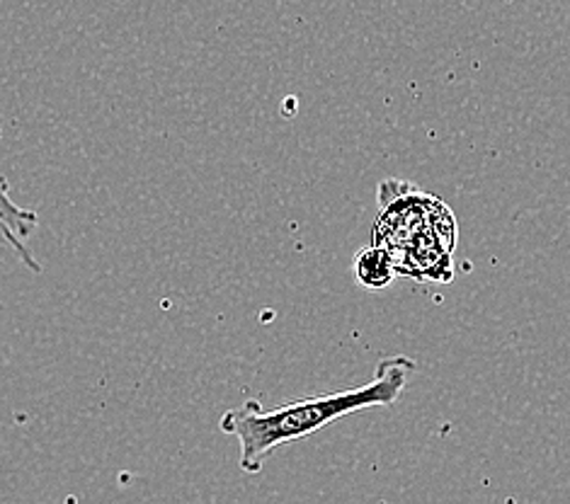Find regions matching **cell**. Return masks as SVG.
<instances>
[{
    "label": "cell",
    "instance_id": "7a4b0ae2",
    "mask_svg": "<svg viewBox=\"0 0 570 504\" xmlns=\"http://www.w3.org/2000/svg\"><path fill=\"white\" fill-rule=\"evenodd\" d=\"M372 243L393 255L399 275L417 281H446L452 277L456 245L454 214L438 197L409 185L405 195H382V216L374 226Z\"/></svg>",
    "mask_w": 570,
    "mask_h": 504
},
{
    "label": "cell",
    "instance_id": "6da1fadb",
    "mask_svg": "<svg viewBox=\"0 0 570 504\" xmlns=\"http://www.w3.org/2000/svg\"><path fill=\"white\" fill-rule=\"evenodd\" d=\"M413 369L415 362L409 357H386L379 362L374 378L362 386L311 395L277 405L273 411H265L257 401H248L236 411L224 413L219 427L240 444V471L255 475L284 444L304 439L352 413L396 405Z\"/></svg>",
    "mask_w": 570,
    "mask_h": 504
},
{
    "label": "cell",
    "instance_id": "277c9868",
    "mask_svg": "<svg viewBox=\"0 0 570 504\" xmlns=\"http://www.w3.org/2000/svg\"><path fill=\"white\" fill-rule=\"evenodd\" d=\"M352 269H355L357 281L372 291L384 289V286H389L399 277V267H396V260H393V255L386 248H382V245H374V243L370 248L360 250Z\"/></svg>",
    "mask_w": 570,
    "mask_h": 504
},
{
    "label": "cell",
    "instance_id": "3957f363",
    "mask_svg": "<svg viewBox=\"0 0 570 504\" xmlns=\"http://www.w3.org/2000/svg\"><path fill=\"white\" fill-rule=\"evenodd\" d=\"M0 139H3V131H0ZM39 224V216L35 209H24L12 199V189L8 177L0 172V236H3L8 248L18 255V260L32 271V275H42V263L37 260L30 238Z\"/></svg>",
    "mask_w": 570,
    "mask_h": 504
}]
</instances>
